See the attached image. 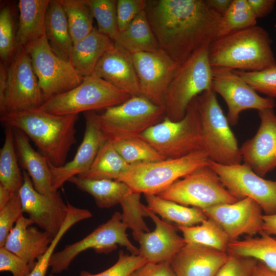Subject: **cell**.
Returning a JSON list of instances; mask_svg holds the SVG:
<instances>
[{
	"label": "cell",
	"mask_w": 276,
	"mask_h": 276,
	"mask_svg": "<svg viewBox=\"0 0 276 276\" xmlns=\"http://www.w3.org/2000/svg\"><path fill=\"white\" fill-rule=\"evenodd\" d=\"M114 43L129 54L153 52L159 49L145 10L125 30L120 32Z\"/></svg>",
	"instance_id": "cell-30"
},
{
	"label": "cell",
	"mask_w": 276,
	"mask_h": 276,
	"mask_svg": "<svg viewBox=\"0 0 276 276\" xmlns=\"http://www.w3.org/2000/svg\"><path fill=\"white\" fill-rule=\"evenodd\" d=\"M32 269L22 259L5 247H0V271L10 272L13 276H29Z\"/></svg>",
	"instance_id": "cell-47"
},
{
	"label": "cell",
	"mask_w": 276,
	"mask_h": 276,
	"mask_svg": "<svg viewBox=\"0 0 276 276\" xmlns=\"http://www.w3.org/2000/svg\"><path fill=\"white\" fill-rule=\"evenodd\" d=\"M205 1L210 9L222 16L229 8L232 0H205Z\"/></svg>",
	"instance_id": "cell-50"
},
{
	"label": "cell",
	"mask_w": 276,
	"mask_h": 276,
	"mask_svg": "<svg viewBox=\"0 0 276 276\" xmlns=\"http://www.w3.org/2000/svg\"><path fill=\"white\" fill-rule=\"evenodd\" d=\"M205 45L179 65L168 87L165 117L173 121L182 119L191 101L212 88V68Z\"/></svg>",
	"instance_id": "cell-6"
},
{
	"label": "cell",
	"mask_w": 276,
	"mask_h": 276,
	"mask_svg": "<svg viewBox=\"0 0 276 276\" xmlns=\"http://www.w3.org/2000/svg\"><path fill=\"white\" fill-rule=\"evenodd\" d=\"M37 78L44 101L79 85L83 77L69 61L56 55L45 36L25 47Z\"/></svg>",
	"instance_id": "cell-11"
},
{
	"label": "cell",
	"mask_w": 276,
	"mask_h": 276,
	"mask_svg": "<svg viewBox=\"0 0 276 276\" xmlns=\"http://www.w3.org/2000/svg\"><path fill=\"white\" fill-rule=\"evenodd\" d=\"M65 13L73 43L82 39L95 29L94 18L85 0H60Z\"/></svg>",
	"instance_id": "cell-36"
},
{
	"label": "cell",
	"mask_w": 276,
	"mask_h": 276,
	"mask_svg": "<svg viewBox=\"0 0 276 276\" xmlns=\"http://www.w3.org/2000/svg\"><path fill=\"white\" fill-rule=\"evenodd\" d=\"M157 195L183 205L201 210L238 200L226 189L209 165L177 180Z\"/></svg>",
	"instance_id": "cell-10"
},
{
	"label": "cell",
	"mask_w": 276,
	"mask_h": 276,
	"mask_svg": "<svg viewBox=\"0 0 276 276\" xmlns=\"http://www.w3.org/2000/svg\"><path fill=\"white\" fill-rule=\"evenodd\" d=\"M131 97L94 74L84 77L76 87L45 101L39 109L56 115L78 114L106 109L124 102Z\"/></svg>",
	"instance_id": "cell-8"
},
{
	"label": "cell",
	"mask_w": 276,
	"mask_h": 276,
	"mask_svg": "<svg viewBox=\"0 0 276 276\" xmlns=\"http://www.w3.org/2000/svg\"><path fill=\"white\" fill-rule=\"evenodd\" d=\"M50 1H19V21L16 33L17 47H25L45 36V16Z\"/></svg>",
	"instance_id": "cell-27"
},
{
	"label": "cell",
	"mask_w": 276,
	"mask_h": 276,
	"mask_svg": "<svg viewBox=\"0 0 276 276\" xmlns=\"http://www.w3.org/2000/svg\"><path fill=\"white\" fill-rule=\"evenodd\" d=\"M78 114L56 115L38 109L1 115L5 126L23 132L52 165L61 167L77 143Z\"/></svg>",
	"instance_id": "cell-2"
},
{
	"label": "cell",
	"mask_w": 276,
	"mask_h": 276,
	"mask_svg": "<svg viewBox=\"0 0 276 276\" xmlns=\"http://www.w3.org/2000/svg\"><path fill=\"white\" fill-rule=\"evenodd\" d=\"M271 40L255 26L217 38L209 46L212 67L243 71H261L276 64Z\"/></svg>",
	"instance_id": "cell-3"
},
{
	"label": "cell",
	"mask_w": 276,
	"mask_h": 276,
	"mask_svg": "<svg viewBox=\"0 0 276 276\" xmlns=\"http://www.w3.org/2000/svg\"><path fill=\"white\" fill-rule=\"evenodd\" d=\"M33 224L29 217L22 215L11 230L4 246L25 260L32 269L54 238L48 232L39 230Z\"/></svg>",
	"instance_id": "cell-23"
},
{
	"label": "cell",
	"mask_w": 276,
	"mask_h": 276,
	"mask_svg": "<svg viewBox=\"0 0 276 276\" xmlns=\"http://www.w3.org/2000/svg\"><path fill=\"white\" fill-rule=\"evenodd\" d=\"M17 48L12 12L8 6L0 11V57L3 61L12 59Z\"/></svg>",
	"instance_id": "cell-42"
},
{
	"label": "cell",
	"mask_w": 276,
	"mask_h": 276,
	"mask_svg": "<svg viewBox=\"0 0 276 276\" xmlns=\"http://www.w3.org/2000/svg\"><path fill=\"white\" fill-rule=\"evenodd\" d=\"M274 27H275V28L276 29V24H275V25H274Z\"/></svg>",
	"instance_id": "cell-57"
},
{
	"label": "cell",
	"mask_w": 276,
	"mask_h": 276,
	"mask_svg": "<svg viewBox=\"0 0 276 276\" xmlns=\"http://www.w3.org/2000/svg\"><path fill=\"white\" fill-rule=\"evenodd\" d=\"M203 150L210 160L224 165L241 163L238 142L212 88L197 97Z\"/></svg>",
	"instance_id": "cell-7"
},
{
	"label": "cell",
	"mask_w": 276,
	"mask_h": 276,
	"mask_svg": "<svg viewBox=\"0 0 276 276\" xmlns=\"http://www.w3.org/2000/svg\"><path fill=\"white\" fill-rule=\"evenodd\" d=\"M13 132L17 157L21 167L31 178L35 190L47 195L54 193L47 159L33 149L23 132L17 129H13Z\"/></svg>",
	"instance_id": "cell-25"
},
{
	"label": "cell",
	"mask_w": 276,
	"mask_h": 276,
	"mask_svg": "<svg viewBox=\"0 0 276 276\" xmlns=\"http://www.w3.org/2000/svg\"><path fill=\"white\" fill-rule=\"evenodd\" d=\"M139 137L165 159L179 158L203 150L197 97L190 103L182 119L173 121L165 117Z\"/></svg>",
	"instance_id": "cell-5"
},
{
	"label": "cell",
	"mask_w": 276,
	"mask_h": 276,
	"mask_svg": "<svg viewBox=\"0 0 276 276\" xmlns=\"http://www.w3.org/2000/svg\"><path fill=\"white\" fill-rule=\"evenodd\" d=\"M48 276H56V275H55V274H53L51 273V274H49Z\"/></svg>",
	"instance_id": "cell-56"
},
{
	"label": "cell",
	"mask_w": 276,
	"mask_h": 276,
	"mask_svg": "<svg viewBox=\"0 0 276 276\" xmlns=\"http://www.w3.org/2000/svg\"><path fill=\"white\" fill-rule=\"evenodd\" d=\"M254 13L258 18L269 14L273 9L275 1L274 0H247Z\"/></svg>",
	"instance_id": "cell-49"
},
{
	"label": "cell",
	"mask_w": 276,
	"mask_h": 276,
	"mask_svg": "<svg viewBox=\"0 0 276 276\" xmlns=\"http://www.w3.org/2000/svg\"><path fill=\"white\" fill-rule=\"evenodd\" d=\"M145 11L159 49L178 65L218 37L221 16L205 0L147 1Z\"/></svg>",
	"instance_id": "cell-1"
},
{
	"label": "cell",
	"mask_w": 276,
	"mask_h": 276,
	"mask_svg": "<svg viewBox=\"0 0 276 276\" xmlns=\"http://www.w3.org/2000/svg\"><path fill=\"white\" fill-rule=\"evenodd\" d=\"M253 276H276V272L268 268L262 262L258 261Z\"/></svg>",
	"instance_id": "cell-53"
},
{
	"label": "cell",
	"mask_w": 276,
	"mask_h": 276,
	"mask_svg": "<svg viewBox=\"0 0 276 276\" xmlns=\"http://www.w3.org/2000/svg\"><path fill=\"white\" fill-rule=\"evenodd\" d=\"M94 74L131 96H142L130 54L116 44L99 60Z\"/></svg>",
	"instance_id": "cell-24"
},
{
	"label": "cell",
	"mask_w": 276,
	"mask_h": 276,
	"mask_svg": "<svg viewBox=\"0 0 276 276\" xmlns=\"http://www.w3.org/2000/svg\"><path fill=\"white\" fill-rule=\"evenodd\" d=\"M140 198L141 194L133 192L120 204L123 210L122 221L132 233L149 232L143 219L145 215Z\"/></svg>",
	"instance_id": "cell-41"
},
{
	"label": "cell",
	"mask_w": 276,
	"mask_h": 276,
	"mask_svg": "<svg viewBox=\"0 0 276 276\" xmlns=\"http://www.w3.org/2000/svg\"><path fill=\"white\" fill-rule=\"evenodd\" d=\"M147 207L163 218L173 222L178 226H191L197 225L208 217L202 210L189 207L165 199L157 195L144 194Z\"/></svg>",
	"instance_id": "cell-31"
},
{
	"label": "cell",
	"mask_w": 276,
	"mask_h": 276,
	"mask_svg": "<svg viewBox=\"0 0 276 276\" xmlns=\"http://www.w3.org/2000/svg\"><path fill=\"white\" fill-rule=\"evenodd\" d=\"M227 254L225 262L215 276H253L257 260L251 258Z\"/></svg>",
	"instance_id": "cell-45"
},
{
	"label": "cell",
	"mask_w": 276,
	"mask_h": 276,
	"mask_svg": "<svg viewBox=\"0 0 276 276\" xmlns=\"http://www.w3.org/2000/svg\"><path fill=\"white\" fill-rule=\"evenodd\" d=\"M84 116L85 129L83 140L73 159L61 167L54 166L48 162L54 192L72 177L87 171L100 147L108 139L99 126L96 113L86 112Z\"/></svg>",
	"instance_id": "cell-20"
},
{
	"label": "cell",
	"mask_w": 276,
	"mask_h": 276,
	"mask_svg": "<svg viewBox=\"0 0 276 276\" xmlns=\"http://www.w3.org/2000/svg\"><path fill=\"white\" fill-rule=\"evenodd\" d=\"M233 71L256 91L276 98V64L259 71Z\"/></svg>",
	"instance_id": "cell-40"
},
{
	"label": "cell",
	"mask_w": 276,
	"mask_h": 276,
	"mask_svg": "<svg viewBox=\"0 0 276 276\" xmlns=\"http://www.w3.org/2000/svg\"><path fill=\"white\" fill-rule=\"evenodd\" d=\"M202 210L208 218L216 221L223 229L231 242L241 235L253 237L263 233L262 209L251 198H246Z\"/></svg>",
	"instance_id": "cell-18"
},
{
	"label": "cell",
	"mask_w": 276,
	"mask_h": 276,
	"mask_svg": "<svg viewBox=\"0 0 276 276\" xmlns=\"http://www.w3.org/2000/svg\"><path fill=\"white\" fill-rule=\"evenodd\" d=\"M114 46L113 40L94 29L87 36L73 43L69 62L83 77L91 75L101 58Z\"/></svg>",
	"instance_id": "cell-26"
},
{
	"label": "cell",
	"mask_w": 276,
	"mask_h": 276,
	"mask_svg": "<svg viewBox=\"0 0 276 276\" xmlns=\"http://www.w3.org/2000/svg\"><path fill=\"white\" fill-rule=\"evenodd\" d=\"M68 181L91 195L96 205L101 209L120 204L133 192L125 183L115 180L93 179L75 176Z\"/></svg>",
	"instance_id": "cell-29"
},
{
	"label": "cell",
	"mask_w": 276,
	"mask_h": 276,
	"mask_svg": "<svg viewBox=\"0 0 276 276\" xmlns=\"http://www.w3.org/2000/svg\"><path fill=\"white\" fill-rule=\"evenodd\" d=\"M148 263L139 255H128L120 250L116 263L109 268L96 274L82 270L79 276H130L139 267Z\"/></svg>",
	"instance_id": "cell-43"
},
{
	"label": "cell",
	"mask_w": 276,
	"mask_h": 276,
	"mask_svg": "<svg viewBox=\"0 0 276 276\" xmlns=\"http://www.w3.org/2000/svg\"><path fill=\"white\" fill-rule=\"evenodd\" d=\"M186 244H195L227 252L231 242L223 229L214 220L208 218L199 224L178 226Z\"/></svg>",
	"instance_id": "cell-34"
},
{
	"label": "cell",
	"mask_w": 276,
	"mask_h": 276,
	"mask_svg": "<svg viewBox=\"0 0 276 276\" xmlns=\"http://www.w3.org/2000/svg\"><path fill=\"white\" fill-rule=\"evenodd\" d=\"M97 20L98 31L114 41L120 33L117 17L116 0H85Z\"/></svg>",
	"instance_id": "cell-39"
},
{
	"label": "cell",
	"mask_w": 276,
	"mask_h": 276,
	"mask_svg": "<svg viewBox=\"0 0 276 276\" xmlns=\"http://www.w3.org/2000/svg\"><path fill=\"white\" fill-rule=\"evenodd\" d=\"M7 71V90L1 115L39 108L44 101L25 47H17Z\"/></svg>",
	"instance_id": "cell-13"
},
{
	"label": "cell",
	"mask_w": 276,
	"mask_h": 276,
	"mask_svg": "<svg viewBox=\"0 0 276 276\" xmlns=\"http://www.w3.org/2000/svg\"><path fill=\"white\" fill-rule=\"evenodd\" d=\"M46 273L38 270L37 269H33L29 276H46Z\"/></svg>",
	"instance_id": "cell-55"
},
{
	"label": "cell",
	"mask_w": 276,
	"mask_h": 276,
	"mask_svg": "<svg viewBox=\"0 0 276 276\" xmlns=\"http://www.w3.org/2000/svg\"><path fill=\"white\" fill-rule=\"evenodd\" d=\"M14 193L0 184V209L4 208L10 201Z\"/></svg>",
	"instance_id": "cell-54"
},
{
	"label": "cell",
	"mask_w": 276,
	"mask_h": 276,
	"mask_svg": "<svg viewBox=\"0 0 276 276\" xmlns=\"http://www.w3.org/2000/svg\"><path fill=\"white\" fill-rule=\"evenodd\" d=\"M230 242L227 252L253 258L276 272V238L264 233Z\"/></svg>",
	"instance_id": "cell-32"
},
{
	"label": "cell",
	"mask_w": 276,
	"mask_h": 276,
	"mask_svg": "<svg viewBox=\"0 0 276 276\" xmlns=\"http://www.w3.org/2000/svg\"><path fill=\"white\" fill-rule=\"evenodd\" d=\"M257 19L247 0H232L229 8L221 16L218 37L255 26Z\"/></svg>",
	"instance_id": "cell-37"
},
{
	"label": "cell",
	"mask_w": 276,
	"mask_h": 276,
	"mask_svg": "<svg viewBox=\"0 0 276 276\" xmlns=\"http://www.w3.org/2000/svg\"><path fill=\"white\" fill-rule=\"evenodd\" d=\"M143 209L145 216L152 220L155 227L152 232L132 233L140 244L138 255L150 263L170 262L186 244L183 238L177 234L173 226L160 219L143 204Z\"/></svg>",
	"instance_id": "cell-21"
},
{
	"label": "cell",
	"mask_w": 276,
	"mask_h": 276,
	"mask_svg": "<svg viewBox=\"0 0 276 276\" xmlns=\"http://www.w3.org/2000/svg\"><path fill=\"white\" fill-rule=\"evenodd\" d=\"M146 3L145 0L117 1V17L120 32L125 30L132 20L145 10Z\"/></svg>",
	"instance_id": "cell-46"
},
{
	"label": "cell",
	"mask_w": 276,
	"mask_h": 276,
	"mask_svg": "<svg viewBox=\"0 0 276 276\" xmlns=\"http://www.w3.org/2000/svg\"><path fill=\"white\" fill-rule=\"evenodd\" d=\"M259 127L256 134L240 148L244 164L264 177L276 168V114L273 108L259 111Z\"/></svg>",
	"instance_id": "cell-19"
},
{
	"label": "cell",
	"mask_w": 276,
	"mask_h": 276,
	"mask_svg": "<svg viewBox=\"0 0 276 276\" xmlns=\"http://www.w3.org/2000/svg\"><path fill=\"white\" fill-rule=\"evenodd\" d=\"M165 117L164 107L143 96H132L101 114L96 113L99 126L111 141L139 136Z\"/></svg>",
	"instance_id": "cell-9"
},
{
	"label": "cell",
	"mask_w": 276,
	"mask_h": 276,
	"mask_svg": "<svg viewBox=\"0 0 276 276\" xmlns=\"http://www.w3.org/2000/svg\"><path fill=\"white\" fill-rule=\"evenodd\" d=\"M23 183L18 191L22 209L29 218L43 231L55 237L68 214V206L60 193L44 194L37 191L29 175L23 171Z\"/></svg>",
	"instance_id": "cell-17"
},
{
	"label": "cell",
	"mask_w": 276,
	"mask_h": 276,
	"mask_svg": "<svg viewBox=\"0 0 276 276\" xmlns=\"http://www.w3.org/2000/svg\"><path fill=\"white\" fill-rule=\"evenodd\" d=\"M227 257V252L186 244L173 257L170 264L176 276H215Z\"/></svg>",
	"instance_id": "cell-22"
},
{
	"label": "cell",
	"mask_w": 276,
	"mask_h": 276,
	"mask_svg": "<svg viewBox=\"0 0 276 276\" xmlns=\"http://www.w3.org/2000/svg\"><path fill=\"white\" fill-rule=\"evenodd\" d=\"M262 220L263 233L270 236H276V214H263Z\"/></svg>",
	"instance_id": "cell-51"
},
{
	"label": "cell",
	"mask_w": 276,
	"mask_h": 276,
	"mask_svg": "<svg viewBox=\"0 0 276 276\" xmlns=\"http://www.w3.org/2000/svg\"><path fill=\"white\" fill-rule=\"evenodd\" d=\"M210 160L206 152L200 150L179 158L135 163L117 180L127 184L134 192L158 195L177 180L209 165Z\"/></svg>",
	"instance_id": "cell-4"
},
{
	"label": "cell",
	"mask_w": 276,
	"mask_h": 276,
	"mask_svg": "<svg viewBox=\"0 0 276 276\" xmlns=\"http://www.w3.org/2000/svg\"><path fill=\"white\" fill-rule=\"evenodd\" d=\"M212 68V88L225 101L228 108L226 118L231 125L237 124L239 114L243 110L273 109L275 103L273 99L259 95L233 70Z\"/></svg>",
	"instance_id": "cell-15"
},
{
	"label": "cell",
	"mask_w": 276,
	"mask_h": 276,
	"mask_svg": "<svg viewBox=\"0 0 276 276\" xmlns=\"http://www.w3.org/2000/svg\"><path fill=\"white\" fill-rule=\"evenodd\" d=\"M130 165L119 154L110 140L108 139L100 147L88 170L78 176L93 179L117 180L128 170Z\"/></svg>",
	"instance_id": "cell-33"
},
{
	"label": "cell",
	"mask_w": 276,
	"mask_h": 276,
	"mask_svg": "<svg viewBox=\"0 0 276 276\" xmlns=\"http://www.w3.org/2000/svg\"><path fill=\"white\" fill-rule=\"evenodd\" d=\"M130 276H176L170 262H148L137 268Z\"/></svg>",
	"instance_id": "cell-48"
},
{
	"label": "cell",
	"mask_w": 276,
	"mask_h": 276,
	"mask_svg": "<svg viewBox=\"0 0 276 276\" xmlns=\"http://www.w3.org/2000/svg\"><path fill=\"white\" fill-rule=\"evenodd\" d=\"M130 55L141 95L165 108L166 92L179 65L160 49Z\"/></svg>",
	"instance_id": "cell-16"
},
{
	"label": "cell",
	"mask_w": 276,
	"mask_h": 276,
	"mask_svg": "<svg viewBox=\"0 0 276 276\" xmlns=\"http://www.w3.org/2000/svg\"><path fill=\"white\" fill-rule=\"evenodd\" d=\"M45 36L53 52L69 61L73 42L60 0L50 1L45 16Z\"/></svg>",
	"instance_id": "cell-28"
},
{
	"label": "cell",
	"mask_w": 276,
	"mask_h": 276,
	"mask_svg": "<svg viewBox=\"0 0 276 276\" xmlns=\"http://www.w3.org/2000/svg\"><path fill=\"white\" fill-rule=\"evenodd\" d=\"M23 213L17 192L14 193L10 201L0 209V247L4 246L8 235Z\"/></svg>",
	"instance_id": "cell-44"
},
{
	"label": "cell",
	"mask_w": 276,
	"mask_h": 276,
	"mask_svg": "<svg viewBox=\"0 0 276 276\" xmlns=\"http://www.w3.org/2000/svg\"><path fill=\"white\" fill-rule=\"evenodd\" d=\"M8 71L2 63L0 64V112L3 110L7 86Z\"/></svg>",
	"instance_id": "cell-52"
},
{
	"label": "cell",
	"mask_w": 276,
	"mask_h": 276,
	"mask_svg": "<svg viewBox=\"0 0 276 276\" xmlns=\"http://www.w3.org/2000/svg\"><path fill=\"white\" fill-rule=\"evenodd\" d=\"M209 165L236 199L251 198L265 214H276V181L263 178L244 163L224 165L210 160Z\"/></svg>",
	"instance_id": "cell-14"
},
{
	"label": "cell",
	"mask_w": 276,
	"mask_h": 276,
	"mask_svg": "<svg viewBox=\"0 0 276 276\" xmlns=\"http://www.w3.org/2000/svg\"><path fill=\"white\" fill-rule=\"evenodd\" d=\"M110 141L119 154L129 165L165 159L139 136Z\"/></svg>",
	"instance_id": "cell-38"
},
{
	"label": "cell",
	"mask_w": 276,
	"mask_h": 276,
	"mask_svg": "<svg viewBox=\"0 0 276 276\" xmlns=\"http://www.w3.org/2000/svg\"><path fill=\"white\" fill-rule=\"evenodd\" d=\"M127 228L122 221L121 213L114 212L110 219L82 239L54 252L49 263L51 273L56 274L67 270L73 260L88 249H94L97 252H108L119 245L126 247L131 254L138 255L139 248L128 238Z\"/></svg>",
	"instance_id": "cell-12"
},
{
	"label": "cell",
	"mask_w": 276,
	"mask_h": 276,
	"mask_svg": "<svg viewBox=\"0 0 276 276\" xmlns=\"http://www.w3.org/2000/svg\"><path fill=\"white\" fill-rule=\"evenodd\" d=\"M5 141L0 150V184L13 193L18 192L23 175L18 166L13 129L5 126Z\"/></svg>",
	"instance_id": "cell-35"
}]
</instances>
